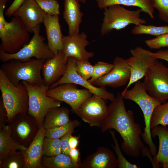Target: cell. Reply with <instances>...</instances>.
<instances>
[{
    "label": "cell",
    "instance_id": "cell-1",
    "mask_svg": "<svg viewBox=\"0 0 168 168\" xmlns=\"http://www.w3.org/2000/svg\"><path fill=\"white\" fill-rule=\"evenodd\" d=\"M124 99L118 92L108 106L107 114L100 127L101 131L115 130L123 140L121 148L126 155L138 158L141 153L152 163L153 158L150 149L144 145L141 138L142 132L140 126L135 122L133 112L126 109Z\"/></svg>",
    "mask_w": 168,
    "mask_h": 168
},
{
    "label": "cell",
    "instance_id": "cell-3",
    "mask_svg": "<svg viewBox=\"0 0 168 168\" xmlns=\"http://www.w3.org/2000/svg\"><path fill=\"white\" fill-rule=\"evenodd\" d=\"M124 99L131 100L140 107L143 115L145 127L141 135L143 141L149 147L153 156L157 153V148L151 134L150 123L154 109L161 103L147 92L143 82L139 80L134 83L131 89L123 91L121 93Z\"/></svg>",
    "mask_w": 168,
    "mask_h": 168
},
{
    "label": "cell",
    "instance_id": "cell-16",
    "mask_svg": "<svg viewBox=\"0 0 168 168\" xmlns=\"http://www.w3.org/2000/svg\"><path fill=\"white\" fill-rule=\"evenodd\" d=\"M87 35L84 32L80 34L64 36L63 52L67 58L72 57L77 60L88 61L93 57L94 54L87 51L86 49L87 45L89 44L87 40Z\"/></svg>",
    "mask_w": 168,
    "mask_h": 168
},
{
    "label": "cell",
    "instance_id": "cell-39",
    "mask_svg": "<svg viewBox=\"0 0 168 168\" xmlns=\"http://www.w3.org/2000/svg\"><path fill=\"white\" fill-rule=\"evenodd\" d=\"M75 132L74 129L71 130L60 138L62 153L68 156L69 151L71 149L69 145V139L71 135Z\"/></svg>",
    "mask_w": 168,
    "mask_h": 168
},
{
    "label": "cell",
    "instance_id": "cell-35",
    "mask_svg": "<svg viewBox=\"0 0 168 168\" xmlns=\"http://www.w3.org/2000/svg\"><path fill=\"white\" fill-rule=\"evenodd\" d=\"M40 7L47 14L51 16L60 14L59 4L56 0H35Z\"/></svg>",
    "mask_w": 168,
    "mask_h": 168
},
{
    "label": "cell",
    "instance_id": "cell-17",
    "mask_svg": "<svg viewBox=\"0 0 168 168\" xmlns=\"http://www.w3.org/2000/svg\"><path fill=\"white\" fill-rule=\"evenodd\" d=\"M46 14L35 0H25L12 16L20 17L28 31L32 33L35 27L43 23Z\"/></svg>",
    "mask_w": 168,
    "mask_h": 168
},
{
    "label": "cell",
    "instance_id": "cell-47",
    "mask_svg": "<svg viewBox=\"0 0 168 168\" xmlns=\"http://www.w3.org/2000/svg\"><path fill=\"white\" fill-rule=\"evenodd\" d=\"M167 129H168V127H167Z\"/></svg>",
    "mask_w": 168,
    "mask_h": 168
},
{
    "label": "cell",
    "instance_id": "cell-12",
    "mask_svg": "<svg viewBox=\"0 0 168 168\" xmlns=\"http://www.w3.org/2000/svg\"><path fill=\"white\" fill-rule=\"evenodd\" d=\"M132 56L126 59L130 71L129 81L123 91L144 77L148 69L155 63L156 59L150 51L138 46L131 49Z\"/></svg>",
    "mask_w": 168,
    "mask_h": 168
},
{
    "label": "cell",
    "instance_id": "cell-10",
    "mask_svg": "<svg viewBox=\"0 0 168 168\" xmlns=\"http://www.w3.org/2000/svg\"><path fill=\"white\" fill-rule=\"evenodd\" d=\"M8 125L12 139L27 147L32 142L39 129L35 119L27 113L17 114Z\"/></svg>",
    "mask_w": 168,
    "mask_h": 168
},
{
    "label": "cell",
    "instance_id": "cell-26",
    "mask_svg": "<svg viewBox=\"0 0 168 168\" xmlns=\"http://www.w3.org/2000/svg\"><path fill=\"white\" fill-rule=\"evenodd\" d=\"M70 111L65 107H58L49 111L45 115L44 125L45 129L66 124L71 120Z\"/></svg>",
    "mask_w": 168,
    "mask_h": 168
},
{
    "label": "cell",
    "instance_id": "cell-36",
    "mask_svg": "<svg viewBox=\"0 0 168 168\" xmlns=\"http://www.w3.org/2000/svg\"><path fill=\"white\" fill-rule=\"evenodd\" d=\"M78 73L83 78L89 80L92 77L93 72V65L88 61L77 60L75 66Z\"/></svg>",
    "mask_w": 168,
    "mask_h": 168
},
{
    "label": "cell",
    "instance_id": "cell-6",
    "mask_svg": "<svg viewBox=\"0 0 168 168\" xmlns=\"http://www.w3.org/2000/svg\"><path fill=\"white\" fill-rule=\"evenodd\" d=\"M26 88L29 96L27 114L35 119L39 128L44 124L46 115L51 110L61 106V102L48 96L49 86L44 84L36 85L21 81Z\"/></svg>",
    "mask_w": 168,
    "mask_h": 168
},
{
    "label": "cell",
    "instance_id": "cell-33",
    "mask_svg": "<svg viewBox=\"0 0 168 168\" xmlns=\"http://www.w3.org/2000/svg\"><path fill=\"white\" fill-rule=\"evenodd\" d=\"M110 133L114 143V145L113 144H111V145L117 155L118 167L119 168H139L136 165L132 164L128 161L123 156L117 140L116 138L115 131L110 129Z\"/></svg>",
    "mask_w": 168,
    "mask_h": 168
},
{
    "label": "cell",
    "instance_id": "cell-27",
    "mask_svg": "<svg viewBox=\"0 0 168 168\" xmlns=\"http://www.w3.org/2000/svg\"><path fill=\"white\" fill-rule=\"evenodd\" d=\"M41 164L43 168H79L69 156L63 153L52 156H43Z\"/></svg>",
    "mask_w": 168,
    "mask_h": 168
},
{
    "label": "cell",
    "instance_id": "cell-5",
    "mask_svg": "<svg viewBox=\"0 0 168 168\" xmlns=\"http://www.w3.org/2000/svg\"><path fill=\"white\" fill-rule=\"evenodd\" d=\"M45 59H12L2 64L0 68L10 81L16 86L25 81L36 85L44 84L41 72Z\"/></svg>",
    "mask_w": 168,
    "mask_h": 168
},
{
    "label": "cell",
    "instance_id": "cell-8",
    "mask_svg": "<svg viewBox=\"0 0 168 168\" xmlns=\"http://www.w3.org/2000/svg\"><path fill=\"white\" fill-rule=\"evenodd\" d=\"M40 26L34 29L33 35L29 43L17 52L11 54L0 50V61L4 63L12 59L25 61L33 58L46 59L53 57L55 55L45 42V38L40 35Z\"/></svg>",
    "mask_w": 168,
    "mask_h": 168
},
{
    "label": "cell",
    "instance_id": "cell-7",
    "mask_svg": "<svg viewBox=\"0 0 168 168\" xmlns=\"http://www.w3.org/2000/svg\"><path fill=\"white\" fill-rule=\"evenodd\" d=\"M104 9V17L100 30L102 36L113 30H119L131 24L137 26L147 22L145 20L140 18V13L142 11L139 8L135 11L130 10L120 5H115Z\"/></svg>",
    "mask_w": 168,
    "mask_h": 168
},
{
    "label": "cell",
    "instance_id": "cell-21",
    "mask_svg": "<svg viewBox=\"0 0 168 168\" xmlns=\"http://www.w3.org/2000/svg\"><path fill=\"white\" fill-rule=\"evenodd\" d=\"M117 158L110 149L104 147H98L93 154L81 162L80 168H116Z\"/></svg>",
    "mask_w": 168,
    "mask_h": 168
},
{
    "label": "cell",
    "instance_id": "cell-9",
    "mask_svg": "<svg viewBox=\"0 0 168 168\" xmlns=\"http://www.w3.org/2000/svg\"><path fill=\"white\" fill-rule=\"evenodd\" d=\"M143 83L149 94L161 103L168 100V68L156 59L148 70Z\"/></svg>",
    "mask_w": 168,
    "mask_h": 168
},
{
    "label": "cell",
    "instance_id": "cell-41",
    "mask_svg": "<svg viewBox=\"0 0 168 168\" xmlns=\"http://www.w3.org/2000/svg\"><path fill=\"white\" fill-rule=\"evenodd\" d=\"M80 152L77 148L71 149L69 152V156L73 162L80 168L81 162L80 158Z\"/></svg>",
    "mask_w": 168,
    "mask_h": 168
},
{
    "label": "cell",
    "instance_id": "cell-30",
    "mask_svg": "<svg viewBox=\"0 0 168 168\" xmlns=\"http://www.w3.org/2000/svg\"><path fill=\"white\" fill-rule=\"evenodd\" d=\"M132 33L135 35L148 34L157 37L168 33V25L156 26L140 24L134 26Z\"/></svg>",
    "mask_w": 168,
    "mask_h": 168
},
{
    "label": "cell",
    "instance_id": "cell-24",
    "mask_svg": "<svg viewBox=\"0 0 168 168\" xmlns=\"http://www.w3.org/2000/svg\"><path fill=\"white\" fill-rule=\"evenodd\" d=\"M26 148L12 139L8 125L0 128V160L17 150L24 151Z\"/></svg>",
    "mask_w": 168,
    "mask_h": 168
},
{
    "label": "cell",
    "instance_id": "cell-22",
    "mask_svg": "<svg viewBox=\"0 0 168 168\" xmlns=\"http://www.w3.org/2000/svg\"><path fill=\"white\" fill-rule=\"evenodd\" d=\"M152 138L157 136L159 146L154 156L152 164L153 168H159L168 163V129L166 127L157 125L151 129Z\"/></svg>",
    "mask_w": 168,
    "mask_h": 168
},
{
    "label": "cell",
    "instance_id": "cell-11",
    "mask_svg": "<svg viewBox=\"0 0 168 168\" xmlns=\"http://www.w3.org/2000/svg\"><path fill=\"white\" fill-rule=\"evenodd\" d=\"M48 96L60 102H64L70 107L72 112L76 114L80 105L93 94L86 88L78 89L77 84L65 83L47 91Z\"/></svg>",
    "mask_w": 168,
    "mask_h": 168
},
{
    "label": "cell",
    "instance_id": "cell-34",
    "mask_svg": "<svg viewBox=\"0 0 168 168\" xmlns=\"http://www.w3.org/2000/svg\"><path fill=\"white\" fill-rule=\"evenodd\" d=\"M114 64L98 61L93 65V72L91 78L88 80L91 83L108 73L114 67Z\"/></svg>",
    "mask_w": 168,
    "mask_h": 168
},
{
    "label": "cell",
    "instance_id": "cell-45",
    "mask_svg": "<svg viewBox=\"0 0 168 168\" xmlns=\"http://www.w3.org/2000/svg\"><path fill=\"white\" fill-rule=\"evenodd\" d=\"M162 167L163 168H168V163L162 166Z\"/></svg>",
    "mask_w": 168,
    "mask_h": 168
},
{
    "label": "cell",
    "instance_id": "cell-46",
    "mask_svg": "<svg viewBox=\"0 0 168 168\" xmlns=\"http://www.w3.org/2000/svg\"><path fill=\"white\" fill-rule=\"evenodd\" d=\"M79 2L80 1L83 3H85L86 2V0H77Z\"/></svg>",
    "mask_w": 168,
    "mask_h": 168
},
{
    "label": "cell",
    "instance_id": "cell-2",
    "mask_svg": "<svg viewBox=\"0 0 168 168\" xmlns=\"http://www.w3.org/2000/svg\"><path fill=\"white\" fill-rule=\"evenodd\" d=\"M8 0H0V50L11 54L18 52L28 44L30 39L29 32L20 17L13 16L10 21L4 16Z\"/></svg>",
    "mask_w": 168,
    "mask_h": 168
},
{
    "label": "cell",
    "instance_id": "cell-18",
    "mask_svg": "<svg viewBox=\"0 0 168 168\" xmlns=\"http://www.w3.org/2000/svg\"><path fill=\"white\" fill-rule=\"evenodd\" d=\"M68 58L63 51H60L53 58L46 59L42 73L44 84L50 86L58 80L64 74L67 67Z\"/></svg>",
    "mask_w": 168,
    "mask_h": 168
},
{
    "label": "cell",
    "instance_id": "cell-25",
    "mask_svg": "<svg viewBox=\"0 0 168 168\" xmlns=\"http://www.w3.org/2000/svg\"><path fill=\"white\" fill-rule=\"evenodd\" d=\"M98 7L100 9L112 5H123L128 6L137 7L142 12L147 14L152 19L154 18V8L150 0H96Z\"/></svg>",
    "mask_w": 168,
    "mask_h": 168
},
{
    "label": "cell",
    "instance_id": "cell-43",
    "mask_svg": "<svg viewBox=\"0 0 168 168\" xmlns=\"http://www.w3.org/2000/svg\"><path fill=\"white\" fill-rule=\"evenodd\" d=\"M7 112L4 107L2 97L0 99V128H2L4 125L6 119Z\"/></svg>",
    "mask_w": 168,
    "mask_h": 168
},
{
    "label": "cell",
    "instance_id": "cell-13",
    "mask_svg": "<svg viewBox=\"0 0 168 168\" xmlns=\"http://www.w3.org/2000/svg\"><path fill=\"white\" fill-rule=\"evenodd\" d=\"M77 60L74 57L68 58L67 67L64 74L58 80L51 85L49 88H53L64 83H73L83 86L90 91L93 95L105 100L113 101L115 97L113 93L108 91L105 88L93 85L78 73L75 68Z\"/></svg>",
    "mask_w": 168,
    "mask_h": 168
},
{
    "label": "cell",
    "instance_id": "cell-32",
    "mask_svg": "<svg viewBox=\"0 0 168 168\" xmlns=\"http://www.w3.org/2000/svg\"><path fill=\"white\" fill-rule=\"evenodd\" d=\"M62 153L60 139L45 137L43 143V156H50Z\"/></svg>",
    "mask_w": 168,
    "mask_h": 168
},
{
    "label": "cell",
    "instance_id": "cell-38",
    "mask_svg": "<svg viewBox=\"0 0 168 168\" xmlns=\"http://www.w3.org/2000/svg\"><path fill=\"white\" fill-rule=\"evenodd\" d=\"M146 44L151 49H158L168 47V33L145 41Z\"/></svg>",
    "mask_w": 168,
    "mask_h": 168
},
{
    "label": "cell",
    "instance_id": "cell-23",
    "mask_svg": "<svg viewBox=\"0 0 168 168\" xmlns=\"http://www.w3.org/2000/svg\"><path fill=\"white\" fill-rule=\"evenodd\" d=\"M63 17L68 26L69 35L79 33L80 25L83 14L77 0H64Z\"/></svg>",
    "mask_w": 168,
    "mask_h": 168
},
{
    "label": "cell",
    "instance_id": "cell-20",
    "mask_svg": "<svg viewBox=\"0 0 168 168\" xmlns=\"http://www.w3.org/2000/svg\"><path fill=\"white\" fill-rule=\"evenodd\" d=\"M45 29L47 45L55 55L62 51L63 48V36L59 22V16L45 15L43 22Z\"/></svg>",
    "mask_w": 168,
    "mask_h": 168
},
{
    "label": "cell",
    "instance_id": "cell-28",
    "mask_svg": "<svg viewBox=\"0 0 168 168\" xmlns=\"http://www.w3.org/2000/svg\"><path fill=\"white\" fill-rule=\"evenodd\" d=\"M159 125L168 126V101L158 105L154 110L151 120V129Z\"/></svg>",
    "mask_w": 168,
    "mask_h": 168
},
{
    "label": "cell",
    "instance_id": "cell-4",
    "mask_svg": "<svg viewBox=\"0 0 168 168\" xmlns=\"http://www.w3.org/2000/svg\"><path fill=\"white\" fill-rule=\"evenodd\" d=\"M0 90L7 112L6 121L9 123L17 114L27 113L29 96L26 88L22 82L13 85L0 68Z\"/></svg>",
    "mask_w": 168,
    "mask_h": 168
},
{
    "label": "cell",
    "instance_id": "cell-31",
    "mask_svg": "<svg viewBox=\"0 0 168 168\" xmlns=\"http://www.w3.org/2000/svg\"><path fill=\"white\" fill-rule=\"evenodd\" d=\"M25 161L21 151L12 153L0 160V168H24Z\"/></svg>",
    "mask_w": 168,
    "mask_h": 168
},
{
    "label": "cell",
    "instance_id": "cell-15",
    "mask_svg": "<svg viewBox=\"0 0 168 168\" xmlns=\"http://www.w3.org/2000/svg\"><path fill=\"white\" fill-rule=\"evenodd\" d=\"M113 68L107 74L93 82L97 87H119L127 84L130 77V71L126 59L116 57L114 60Z\"/></svg>",
    "mask_w": 168,
    "mask_h": 168
},
{
    "label": "cell",
    "instance_id": "cell-44",
    "mask_svg": "<svg viewBox=\"0 0 168 168\" xmlns=\"http://www.w3.org/2000/svg\"><path fill=\"white\" fill-rule=\"evenodd\" d=\"M79 136H73L71 135L69 139V146L71 149L77 147L79 143Z\"/></svg>",
    "mask_w": 168,
    "mask_h": 168
},
{
    "label": "cell",
    "instance_id": "cell-40",
    "mask_svg": "<svg viewBox=\"0 0 168 168\" xmlns=\"http://www.w3.org/2000/svg\"><path fill=\"white\" fill-rule=\"evenodd\" d=\"M25 0H14L5 13L6 16L10 17L22 4Z\"/></svg>",
    "mask_w": 168,
    "mask_h": 168
},
{
    "label": "cell",
    "instance_id": "cell-29",
    "mask_svg": "<svg viewBox=\"0 0 168 168\" xmlns=\"http://www.w3.org/2000/svg\"><path fill=\"white\" fill-rule=\"evenodd\" d=\"M80 122L77 120H71L68 124L45 129V137L53 139H60L71 130L80 125Z\"/></svg>",
    "mask_w": 168,
    "mask_h": 168
},
{
    "label": "cell",
    "instance_id": "cell-19",
    "mask_svg": "<svg viewBox=\"0 0 168 168\" xmlns=\"http://www.w3.org/2000/svg\"><path fill=\"white\" fill-rule=\"evenodd\" d=\"M45 131L43 124L29 146L25 150L21 151L25 161L24 168H43L41 161Z\"/></svg>",
    "mask_w": 168,
    "mask_h": 168
},
{
    "label": "cell",
    "instance_id": "cell-42",
    "mask_svg": "<svg viewBox=\"0 0 168 168\" xmlns=\"http://www.w3.org/2000/svg\"><path fill=\"white\" fill-rule=\"evenodd\" d=\"M152 56L156 59H161L168 62V47L167 49L160 50L156 52H152Z\"/></svg>",
    "mask_w": 168,
    "mask_h": 168
},
{
    "label": "cell",
    "instance_id": "cell-37",
    "mask_svg": "<svg viewBox=\"0 0 168 168\" xmlns=\"http://www.w3.org/2000/svg\"><path fill=\"white\" fill-rule=\"evenodd\" d=\"M152 7L157 10L159 18L168 22V0H150Z\"/></svg>",
    "mask_w": 168,
    "mask_h": 168
},
{
    "label": "cell",
    "instance_id": "cell-14",
    "mask_svg": "<svg viewBox=\"0 0 168 168\" xmlns=\"http://www.w3.org/2000/svg\"><path fill=\"white\" fill-rule=\"evenodd\" d=\"M107 110L105 100L93 95L80 105L76 114L90 126L100 127Z\"/></svg>",
    "mask_w": 168,
    "mask_h": 168
}]
</instances>
